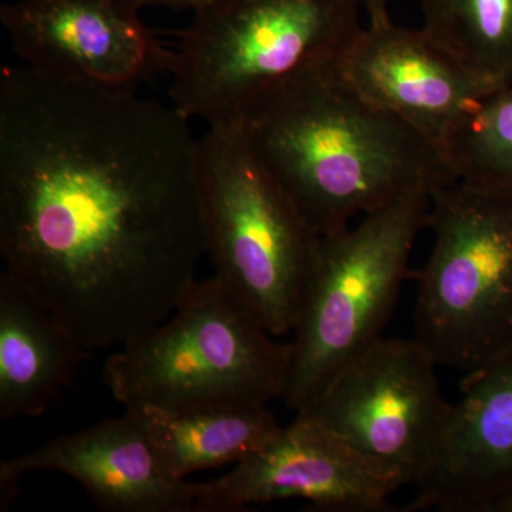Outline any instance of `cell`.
<instances>
[{
	"label": "cell",
	"instance_id": "cell-1",
	"mask_svg": "<svg viewBox=\"0 0 512 512\" xmlns=\"http://www.w3.org/2000/svg\"><path fill=\"white\" fill-rule=\"evenodd\" d=\"M6 271L90 352L170 318L205 254L198 140L134 90L0 77Z\"/></svg>",
	"mask_w": 512,
	"mask_h": 512
},
{
	"label": "cell",
	"instance_id": "cell-2",
	"mask_svg": "<svg viewBox=\"0 0 512 512\" xmlns=\"http://www.w3.org/2000/svg\"><path fill=\"white\" fill-rule=\"evenodd\" d=\"M235 124L320 237L457 181L439 148L366 100L332 62L279 84Z\"/></svg>",
	"mask_w": 512,
	"mask_h": 512
},
{
	"label": "cell",
	"instance_id": "cell-3",
	"mask_svg": "<svg viewBox=\"0 0 512 512\" xmlns=\"http://www.w3.org/2000/svg\"><path fill=\"white\" fill-rule=\"evenodd\" d=\"M289 343H278L220 279L197 281L167 320L111 353L104 382L126 407L170 412L281 399Z\"/></svg>",
	"mask_w": 512,
	"mask_h": 512
},
{
	"label": "cell",
	"instance_id": "cell-4",
	"mask_svg": "<svg viewBox=\"0 0 512 512\" xmlns=\"http://www.w3.org/2000/svg\"><path fill=\"white\" fill-rule=\"evenodd\" d=\"M359 0H212L194 13L168 69L188 120L238 123L254 101L332 62L362 29Z\"/></svg>",
	"mask_w": 512,
	"mask_h": 512
},
{
	"label": "cell",
	"instance_id": "cell-5",
	"mask_svg": "<svg viewBox=\"0 0 512 512\" xmlns=\"http://www.w3.org/2000/svg\"><path fill=\"white\" fill-rule=\"evenodd\" d=\"M198 197L215 278L272 336L292 332L322 237L238 124L208 127L198 140Z\"/></svg>",
	"mask_w": 512,
	"mask_h": 512
},
{
	"label": "cell",
	"instance_id": "cell-6",
	"mask_svg": "<svg viewBox=\"0 0 512 512\" xmlns=\"http://www.w3.org/2000/svg\"><path fill=\"white\" fill-rule=\"evenodd\" d=\"M431 194L413 192L320 239L289 342L284 399L301 412L392 318Z\"/></svg>",
	"mask_w": 512,
	"mask_h": 512
},
{
	"label": "cell",
	"instance_id": "cell-7",
	"mask_svg": "<svg viewBox=\"0 0 512 512\" xmlns=\"http://www.w3.org/2000/svg\"><path fill=\"white\" fill-rule=\"evenodd\" d=\"M427 227L414 339L467 375L512 350V197L454 181L431 194Z\"/></svg>",
	"mask_w": 512,
	"mask_h": 512
},
{
	"label": "cell",
	"instance_id": "cell-8",
	"mask_svg": "<svg viewBox=\"0 0 512 512\" xmlns=\"http://www.w3.org/2000/svg\"><path fill=\"white\" fill-rule=\"evenodd\" d=\"M437 366L416 339L382 336L298 414L318 421L402 487L417 485L437 456L451 409Z\"/></svg>",
	"mask_w": 512,
	"mask_h": 512
},
{
	"label": "cell",
	"instance_id": "cell-9",
	"mask_svg": "<svg viewBox=\"0 0 512 512\" xmlns=\"http://www.w3.org/2000/svg\"><path fill=\"white\" fill-rule=\"evenodd\" d=\"M400 488L345 440L296 413L231 473L194 483V512H238L296 498L316 511L383 512Z\"/></svg>",
	"mask_w": 512,
	"mask_h": 512
},
{
	"label": "cell",
	"instance_id": "cell-10",
	"mask_svg": "<svg viewBox=\"0 0 512 512\" xmlns=\"http://www.w3.org/2000/svg\"><path fill=\"white\" fill-rule=\"evenodd\" d=\"M137 0H18L0 20L25 66L62 82L134 90L170 63Z\"/></svg>",
	"mask_w": 512,
	"mask_h": 512
},
{
	"label": "cell",
	"instance_id": "cell-11",
	"mask_svg": "<svg viewBox=\"0 0 512 512\" xmlns=\"http://www.w3.org/2000/svg\"><path fill=\"white\" fill-rule=\"evenodd\" d=\"M366 100L423 134L443 154L444 141L493 86L468 72L423 29L369 23L332 60Z\"/></svg>",
	"mask_w": 512,
	"mask_h": 512
},
{
	"label": "cell",
	"instance_id": "cell-12",
	"mask_svg": "<svg viewBox=\"0 0 512 512\" xmlns=\"http://www.w3.org/2000/svg\"><path fill=\"white\" fill-rule=\"evenodd\" d=\"M416 487L403 511L512 512V350L464 377Z\"/></svg>",
	"mask_w": 512,
	"mask_h": 512
},
{
	"label": "cell",
	"instance_id": "cell-13",
	"mask_svg": "<svg viewBox=\"0 0 512 512\" xmlns=\"http://www.w3.org/2000/svg\"><path fill=\"white\" fill-rule=\"evenodd\" d=\"M32 471L76 480L107 512H194V483L165 473L136 410L64 434L30 453L2 461V505Z\"/></svg>",
	"mask_w": 512,
	"mask_h": 512
},
{
	"label": "cell",
	"instance_id": "cell-14",
	"mask_svg": "<svg viewBox=\"0 0 512 512\" xmlns=\"http://www.w3.org/2000/svg\"><path fill=\"white\" fill-rule=\"evenodd\" d=\"M93 352L8 274L0 278V419L39 417Z\"/></svg>",
	"mask_w": 512,
	"mask_h": 512
},
{
	"label": "cell",
	"instance_id": "cell-15",
	"mask_svg": "<svg viewBox=\"0 0 512 512\" xmlns=\"http://www.w3.org/2000/svg\"><path fill=\"white\" fill-rule=\"evenodd\" d=\"M136 410L168 476L187 480L195 471L238 464L281 429L268 406L170 412Z\"/></svg>",
	"mask_w": 512,
	"mask_h": 512
},
{
	"label": "cell",
	"instance_id": "cell-16",
	"mask_svg": "<svg viewBox=\"0 0 512 512\" xmlns=\"http://www.w3.org/2000/svg\"><path fill=\"white\" fill-rule=\"evenodd\" d=\"M423 29L468 72L512 83V0H421Z\"/></svg>",
	"mask_w": 512,
	"mask_h": 512
},
{
	"label": "cell",
	"instance_id": "cell-17",
	"mask_svg": "<svg viewBox=\"0 0 512 512\" xmlns=\"http://www.w3.org/2000/svg\"><path fill=\"white\" fill-rule=\"evenodd\" d=\"M443 156L457 181L512 197V84L481 97L450 131Z\"/></svg>",
	"mask_w": 512,
	"mask_h": 512
},
{
	"label": "cell",
	"instance_id": "cell-18",
	"mask_svg": "<svg viewBox=\"0 0 512 512\" xmlns=\"http://www.w3.org/2000/svg\"><path fill=\"white\" fill-rule=\"evenodd\" d=\"M140 3L141 8L144 6H161V8H170V9H190L192 12H197L208 3H211L212 0H137Z\"/></svg>",
	"mask_w": 512,
	"mask_h": 512
},
{
	"label": "cell",
	"instance_id": "cell-19",
	"mask_svg": "<svg viewBox=\"0 0 512 512\" xmlns=\"http://www.w3.org/2000/svg\"><path fill=\"white\" fill-rule=\"evenodd\" d=\"M359 3L366 9L369 23H377L389 19V12H387L389 0H359Z\"/></svg>",
	"mask_w": 512,
	"mask_h": 512
}]
</instances>
